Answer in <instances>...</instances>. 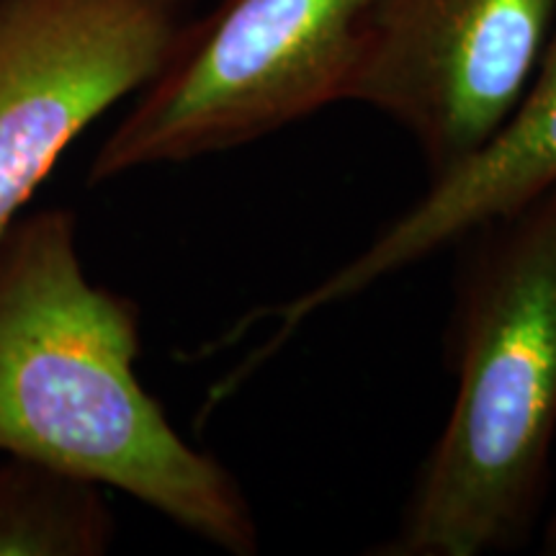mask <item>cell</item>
I'll return each mask as SVG.
<instances>
[{
	"mask_svg": "<svg viewBox=\"0 0 556 556\" xmlns=\"http://www.w3.org/2000/svg\"><path fill=\"white\" fill-rule=\"evenodd\" d=\"M371 0H222L96 152L88 184L245 148L345 101Z\"/></svg>",
	"mask_w": 556,
	"mask_h": 556,
	"instance_id": "3",
	"label": "cell"
},
{
	"mask_svg": "<svg viewBox=\"0 0 556 556\" xmlns=\"http://www.w3.org/2000/svg\"><path fill=\"white\" fill-rule=\"evenodd\" d=\"M556 189V21L536 73L500 127L448 168L405 212L336 270L309 289L266 304L242 319L240 330L270 325L268 340L235 371V384L281 351L309 319L366 294L387 278L456 248L486 225L523 212Z\"/></svg>",
	"mask_w": 556,
	"mask_h": 556,
	"instance_id": "6",
	"label": "cell"
},
{
	"mask_svg": "<svg viewBox=\"0 0 556 556\" xmlns=\"http://www.w3.org/2000/svg\"><path fill=\"white\" fill-rule=\"evenodd\" d=\"M554 21L556 0H371L345 101L397 124L433 176L510 114Z\"/></svg>",
	"mask_w": 556,
	"mask_h": 556,
	"instance_id": "4",
	"label": "cell"
},
{
	"mask_svg": "<svg viewBox=\"0 0 556 556\" xmlns=\"http://www.w3.org/2000/svg\"><path fill=\"white\" fill-rule=\"evenodd\" d=\"M111 541L99 484L21 456L0 467V556H101Z\"/></svg>",
	"mask_w": 556,
	"mask_h": 556,
	"instance_id": "7",
	"label": "cell"
},
{
	"mask_svg": "<svg viewBox=\"0 0 556 556\" xmlns=\"http://www.w3.org/2000/svg\"><path fill=\"white\" fill-rule=\"evenodd\" d=\"M448 364L456 392L377 556L523 548L556 446V189L458 242Z\"/></svg>",
	"mask_w": 556,
	"mask_h": 556,
	"instance_id": "2",
	"label": "cell"
},
{
	"mask_svg": "<svg viewBox=\"0 0 556 556\" xmlns=\"http://www.w3.org/2000/svg\"><path fill=\"white\" fill-rule=\"evenodd\" d=\"M139 307L83 270L75 217L0 232V451L114 486L232 556L261 548L238 477L191 446L139 381Z\"/></svg>",
	"mask_w": 556,
	"mask_h": 556,
	"instance_id": "1",
	"label": "cell"
},
{
	"mask_svg": "<svg viewBox=\"0 0 556 556\" xmlns=\"http://www.w3.org/2000/svg\"><path fill=\"white\" fill-rule=\"evenodd\" d=\"M180 31L178 0H0V232L88 124L155 78Z\"/></svg>",
	"mask_w": 556,
	"mask_h": 556,
	"instance_id": "5",
	"label": "cell"
},
{
	"mask_svg": "<svg viewBox=\"0 0 556 556\" xmlns=\"http://www.w3.org/2000/svg\"><path fill=\"white\" fill-rule=\"evenodd\" d=\"M541 554L544 556H556V503L548 510L544 518V526H541Z\"/></svg>",
	"mask_w": 556,
	"mask_h": 556,
	"instance_id": "8",
	"label": "cell"
}]
</instances>
